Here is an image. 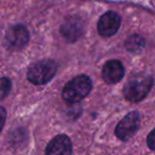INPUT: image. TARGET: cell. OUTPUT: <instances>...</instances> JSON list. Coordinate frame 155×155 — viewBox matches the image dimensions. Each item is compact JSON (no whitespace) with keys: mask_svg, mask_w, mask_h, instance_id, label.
Returning <instances> with one entry per match:
<instances>
[{"mask_svg":"<svg viewBox=\"0 0 155 155\" xmlns=\"http://www.w3.org/2000/svg\"><path fill=\"white\" fill-rule=\"evenodd\" d=\"M91 88H93V83L91 78L85 74L78 75L65 85L62 97L68 103H77L87 97Z\"/></svg>","mask_w":155,"mask_h":155,"instance_id":"obj_2","label":"cell"},{"mask_svg":"<svg viewBox=\"0 0 155 155\" xmlns=\"http://www.w3.org/2000/svg\"><path fill=\"white\" fill-rule=\"evenodd\" d=\"M102 77L107 84H116L124 77V67L121 62L117 60H110L106 62L102 69Z\"/></svg>","mask_w":155,"mask_h":155,"instance_id":"obj_8","label":"cell"},{"mask_svg":"<svg viewBox=\"0 0 155 155\" xmlns=\"http://www.w3.org/2000/svg\"><path fill=\"white\" fill-rule=\"evenodd\" d=\"M140 124V115L138 112L134 110V112L129 113L122 118V120L118 123L115 130V134L116 136L122 141H127V140L131 139L136 132L139 129Z\"/></svg>","mask_w":155,"mask_h":155,"instance_id":"obj_4","label":"cell"},{"mask_svg":"<svg viewBox=\"0 0 155 155\" xmlns=\"http://www.w3.org/2000/svg\"><path fill=\"white\" fill-rule=\"evenodd\" d=\"M153 78L150 75L139 74L130 79L129 82L124 85L123 95L130 102H140L148 96L153 86Z\"/></svg>","mask_w":155,"mask_h":155,"instance_id":"obj_1","label":"cell"},{"mask_svg":"<svg viewBox=\"0 0 155 155\" xmlns=\"http://www.w3.org/2000/svg\"><path fill=\"white\" fill-rule=\"evenodd\" d=\"M56 63L52 60H41L34 63L27 72L28 80L34 85L48 83L56 73Z\"/></svg>","mask_w":155,"mask_h":155,"instance_id":"obj_3","label":"cell"},{"mask_svg":"<svg viewBox=\"0 0 155 155\" xmlns=\"http://www.w3.org/2000/svg\"><path fill=\"white\" fill-rule=\"evenodd\" d=\"M29 38H30V34L28 29L22 25H16L11 27L5 35V39L9 46L14 49L22 48L29 41Z\"/></svg>","mask_w":155,"mask_h":155,"instance_id":"obj_6","label":"cell"},{"mask_svg":"<svg viewBox=\"0 0 155 155\" xmlns=\"http://www.w3.org/2000/svg\"><path fill=\"white\" fill-rule=\"evenodd\" d=\"M83 24L80 19L78 18H69L66 19L65 22L62 25L61 32L63 36L69 41H75L80 38L83 34Z\"/></svg>","mask_w":155,"mask_h":155,"instance_id":"obj_9","label":"cell"},{"mask_svg":"<svg viewBox=\"0 0 155 155\" xmlns=\"http://www.w3.org/2000/svg\"><path fill=\"white\" fill-rule=\"evenodd\" d=\"M5 119H7V112L2 106H0V132H1L3 125H5Z\"/></svg>","mask_w":155,"mask_h":155,"instance_id":"obj_13","label":"cell"},{"mask_svg":"<svg viewBox=\"0 0 155 155\" xmlns=\"http://www.w3.org/2000/svg\"><path fill=\"white\" fill-rule=\"evenodd\" d=\"M12 88V82L9 78H0V100L5 99L10 94Z\"/></svg>","mask_w":155,"mask_h":155,"instance_id":"obj_11","label":"cell"},{"mask_svg":"<svg viewBox=\"0 0 155 155\" xmlns=\"http://www.w3.org/2000/svg\"><path fill=\"white\" fill-rule=\"evenodd\" d=\"M144 47V39L140 35L134 34L130 36L125 41V48L129 51L132 52H139Z\"/></svg>","mask_w":155,"mask_h":155,"instance_id":"obj_10","label":"cell"},{"mask_svg":"<svg viewBox=\"0 0 155 155\" xmlns=\"http://www.w3.org/2000/svg\"><path fill=\"white\" fill-rule=\"evenodd\" d=\"M121 25V18L115 12H106L98 21V32L100 35L110 37L118 32Z\"/></svg>","mask_w":155,"mask_h":155,"instance_id":"obj_5","label":"cell"},{"mask_svg":"<svg viewBox=\"0 0 155 155\" xmlns=\"http://www.w3.org/2000/svg\"><path fill=\"white\" fill-rule=\"evenodd\" d=\"M147 144H148V147L151 150L155 151V129L147 137Z\"/></svg>","mask_w":155,"mask_h":155,"instance_id":"obj_12","label":"cell"},{"mask_svg":"<svg viewBox=\"0 0 155 155\" xmlns=\"http://www.w3.org/2000/svg\"><path fill=\"white\" fill-rule=\"evenodd\" d=\"M46 155H71L72 143L67 135H58L48 143Z\"/></svg>","mask_w":155,"mask_h":155,"instance_id":"obj_7","label":"cell"}]
</instances>
